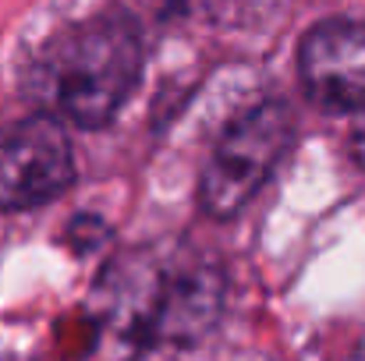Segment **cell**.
<instances>
[{
  "instance_id": "6da1fadb",
  "label": "cell",
  "mask_w": 365,
  "mask_h": 361,
  "mask_svg": "<svg viewBox=\"0 0 365 361\" xmlns=\"http://www.w3.org/2000/svg\"><path fill=\"white\" fill-rule=\"evenodd\" d=\"M142 57L135 18L124 11H103L43 46L32 71V93L53 117L78 127H103L135 93Z\"/></svg>"
},
{
  "instance_id": "7a4b0ae2",
  "label": "cell",
  "mask_w": 365,
  "mask_h": 361,
  "mask_svg": "<svg viewBox=\"0 0 365 361\" xmlns=\"http://www.w3.org/2000/svg\"><path fill=\"white\" fill-rule=\"evenodd\" d=\"M103 315L128 344H195L224 308V273L213 262H156L145 255L118 262L100 287Z\"/></svg>"
},
{
  "instance_id": "3957f363",
  "label": "cell",
  "mask_w": 365,
  "mask_h": 361,
  "mask_svg": "<svg viewBox=\"0 0 365 361\" xmlns=\"http://www.w3.org/2000/svg\"><path fill=\"white\" fill-rule=\"evenodd\" d=\"M294 145V117L280 100L248 107L217 138L202 177H199V209L213 220H231L259 195L273 177L280 159Z\"/></svg>"
},
{
  "instance_id": "277c9868",
  "label": "cell",
  "mask_w": 365,
  "mask_h": 361,
  "mask_svg": "<svg viewBox=\"0 0 365 361\" xmlns=\"http://www.w3.org/2000/svg\"><path fill=\"white\" fill-rule=\"evenodd\" d=\"M75 181V152L61 117L36 114L0 131V213L53 202Z\"/></svg>"
},
{
  "instance_id": "5b68a950",
  "label": "cell",
  "mask_w": 365,
  "mask_h": 361,
  "mask_svg": "<svg viewBox=\"0 0 365 361\" xmlns=\"http://www.w3.org/2000/svg\"><path fill=\"white\" fill-rule=\"evenodd\" d=\"M298 75L330 114H365V25L323 21L302 36Z\"/></svg>"
},
{
  "instance_id": "8992f818",
  "label": "cell",
  "mask_w": 365,
  "mask_h": 361,
  "mask_svg": "<svg viewBox=\"0 0 365 361\" xmlns=\"http://www.w3.org/2000/svg\"><path fill=\"white\" fill-rule=\"evenodd\" d=\"M351 149H355L359 163L365 167V114H359V124H355V131H351Z\"/></svg>"
},
{
  "instance_id": "52a82bcc",
  "label": "cell",
  "mask_w": 365,
  "mask_h": 361,
  "mask_svg": "<svg viewBox=\"0 0 365 361\" xmlns=\"http://www.w3.org/2000/svg\"><path fill=\"white\" fill-rule=\"evenodd\" d=\"M362 361H365V358H362Z\"/></svg>"
}]
</instances>
